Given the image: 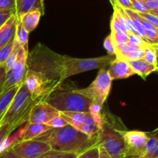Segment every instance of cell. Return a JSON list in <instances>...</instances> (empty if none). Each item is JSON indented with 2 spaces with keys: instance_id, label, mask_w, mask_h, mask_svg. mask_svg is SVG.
Here are the masks:
<instances>
[{
  "instance_id": "1",
  "label": "cell",
  "mask_w": 158,
  "mask_h": 158,
  "mask_svg": "<svg viewBox=\"0 0 158 158\" xmlns=\"http://www.w3.org/2000/svg\"><path fill=\"white\" fill-rule=\"evenodd\" d=\"M101 67L99 57L81 59L60 55L42 43L29 52L27 60V69L40 76L52 93L61 89L63 83L69 77Z\"/></svg>"
},
{
  "instance_id": "2",
  "label": "cell",
  "mask_w": 158,
  "mask_h": 158,
  "mask_svg": "<svg viewBox=\"0 0 158 158\" xmlns=\"http://www.w3.org/2000/svg\"><path fill=\"white\" fill-rule=\"evenodd\" d=\"M35 140L47 143L51 150L77 155L97 146V141L68 124L62 128H52Z\"/></svg>"
},
{
  "instance_id": "3",
  "label": "cell",
  "mask_w": 158,
  "mask_h": 158,
  "mask_svg": "<svg viewBox=\"0 0 158 158\" xmlns=\"http://www.w3.org/2000/svg\"><path fill=\"white\" fill-rule=\"evenodd\" d=\"M37 103H39L32 100L30 93L23 83L7 111L0 120V126L9 124L12 133L19 127L28 121L31 110Z\"/></svg>"
},
{
  "instance_id": "4",
  "label": "cell",
  "mask_w": 158,
  "mask_h": 158,
  "mask_svg": "<svg viewBox=\"0 0 158 158\" xmlns=\"http://www.w3.org/2000/svg\"><path fill=\"white\" fill-rule=\"evenodd\" d=\"M46 102L60 113L68 111L89 113V107L93 103L89 98L73 90L56 91L48 97Z\"/></svg>"
},
{
  "instance_id": "5",
  "label": "cell",
  "mask_w": 158,
  "mask_h": 158,
  "mask_svg": "<svg viewBox=\"0 0 158 158\" xmlns=\"http://www.w3.org/2000/svg\"><path fill=\"white\" fill-rule=\"evenodd\" d=\"M97 146L103 148L111 158H125L127 148L120 130L103 121V130L99 132Z\"/></svg>"
},
{
  "instance_id": "6",
  "label": "cell",
  "mask_w": 158,
  "mask_h": 158,
  "mask_svg": "<svg viewBox=\"0 0 158 158\" xmlns=\"http://www.w3.org/2000/svg\"><path fill=\"white\" fill-rule=\"evenodd\" d=\"M111 85L112 80L107 69H101L89 86L83 89H73V91L87 97L93 103L100 105L102 107L110 92Z\"/></svg>"
},
{
  "instance_id": "7",
  "label": "cell",
  "mask_w": 158,
  "mask_h": 158,
  "mask_svg": "<svg viewBox=\"0 0 158 158\" xmlns=\"http://www.w3.org/2000/svg\"><path fill=\"white\" fill-rule=\"evenodd\" d=\"M29 52L20 48L17 53L16 63L12 69L7 72L6 81L2 87V93L14 86H20L23 83L27 69V60Z\"/></svg>"
},
{
  "instance_id": "8",
  "label": "cell",
  "mask_w": 158,
  "mask_h": 158,
  "mask_svg": "<svg viewBox=\"0 0 158 158\" xmlns=\"http://www.w3.org/2000/svg\"><path fill=\"white\" fill-rule=\"evenodd\" d=\"M12 148L22 158H38L51 150L47 143L36 140H20Z\"/></svg>"
},
{
  "instance_id": "9",
  "label": "cell",
  "mask_w": 158,
  "mask_h": 158,
  "mask_svg": "<svg viewBox=\"0 0 158 158\" xmlns=\"http://www.w3.org/2000/svg\"><path fill=\"white\" fill-rule=\"evenodd\" d=\"M120 133L124 139L126 144V157H135L138 155L149 139L147 133L141 131H120Z\"/></svg>"
},
{
  "instance_id": "10",
  "label": "cell",
  "mask_w": 158,
  "mask_h": 158,
  "mask_svg": "<svg viewBox=\"0 0 158 158\" xmlns=\"http://www.w3.org/2000/svg\"><path fill=\"white\" fill-rule=\"evenodd\" d=\"M60 116V112L46 101L35 104L31 110L28 122L29 123L46 124L54 117Z\"/></svg>"
},
{
  "instance_id": "11",
  "label": "cell",
  "mask_w": 158,
  "mask_h": 158,
  "mask_svg": "<svg viewBox=\"0 0 158 158\" xmlns=\"http://www.w3.org/2000/svg\"><path fill=\"white\" fill-rule=\"evenodd\" d=\"M108 73L110 77L113 80H123L129 78L135 75V73L131 67L129 63L123 59L117 58L108 66Z\"/></svg>"
},
{
  "instance_id": "12",
  "label": "cell",
  "mask_w": 158,
  "mask_h": 158,
  "mask_svg": "<svg viewBox=\"0 0 158 158\" xmlns=\"http://www.w3.org/2000/svg\"><path fill=\"white\" fill-rule=\"evenodd\" d=\"M19 20L14 13L8 21L0 28V49L9 44L14 40Z\"/></svg>"
},
{
  "instance_id": "13",
  "label": "cell",
  "mask_w": 158,
  "mask_h": 158,
  "mask_svg": "<svg viewBox=\"0 0 158 158\" xmlns=\"http://www.w3.org/2000/svg\"><path fill=\"white\" fill-rule=\"evenodd\" d=\"M15 15L20 21L25 14L33 10H40L44 15V2L41 0H15Z\"/></svg>"
},
{
  "instance_id": "14",
  "label": "cell",
  "mask_w": 158,
  "mask_h": 158,
  "mask_svg": "<svg viewBox=\"0 0 158 158\" xmlns=\"http://www.w3.org/2000/svg\"><path fill=\"white\" fill-rule=\"evenodd\" d=\"M135 74L141 77L143 80L147 78L151 73L157 71V66L147 63L143 59L135 60H126Z\"/></svg>"
},
{
  "instance_id": "15",
  "label": "cell",
  "mask_w": 158,
  "mask_h": 158,
  "mask_svg": "<svg viewBox=\"0 0 158 158\" xmlns=\"http://www.w3.org/2000/svg\"><path fill=\"white\" fill-rule=\"evenodd\" d=\"M28 124H29V122L28 121L22 124L21 126L19 127L15 131H14L12 134H9L5 139L4 141L2 142V143L0 146V154H2L3 152H5L7 150L12 148L15 143H18L19 141L22 140L23 135H24L25 131H26V128H27Z\"/></svg>"
},
{
  "instance_id": "16",
  "label": "cell",
  "mask_w": 158,
  "mask_h": 158,
  "mask_svg": "<svg viewBox=\"0 0 158 158\" xmlns=\"http://www.w3.org/2000/svg\"><path fill=\"white\" fill-rule=\"evenodd\" d=\"M89 113L83 112H63L60 113V116L68 123L80 131V127L84 123L85 120L89 116Z\"/></svg>"
},
{
  "instance_id": "17",
  "label": "cell",
  "mask_w": 158,
  "mask_h": 158,
  "mask_svg": "<svg viewBox=\"0 0 158 158\" xmlns=\"http://www.w3.org/2000/svg\"><path fill=\"white\" fill-rule=\"evenodd\" d=\"M43 13L40 10H33L25 14L23 18L20 19L19 23L29 33L34 30L38 26L39 23Z\"/></svg>"
},
{
  "instance_id": "18",
  "label": "cell",
  "mask_w": 158,
  "mask_h": 158,
  "mask_svg": "<svg viewBox=\"0 0 158 158\" xmlns=\"http://www.w3.org/2000/svg\"><path fill=\"white\" fill-rule=\"evenodd\" d=\"M50 129H52V127H50L46 124L29 123L21 140L25 141V140H35V138H37L40 135L46 133V131H49Z\"/></svg>"
},
{
  "instance_id": "19",
  "label": "cell",
  "mask_w": 158,
  "mask_h": 158,
  "mask_svg": "<svg viewBox=\"0 0 158 158\" xmlns=\"http://www.w3.org/2000/svg\"><path fill=\"white\" fill-rule=\"evenodd\" d=\"M20 86L21 85L14 86L0 94V120L5 114V113L7 111L8 108L10 106L12 100L18 92Z\"/></svg>"
},
{
  "instance_id": "20",
  "label": "cell",
  "mask_w": 158,
  "mask_h": 158,
  "mask_svg": "<svg viewBox=\"0 0 158 158\" xmlns=\"http://www.w3.org/2000/svg\"><path fill=\"white\" fill-rule=\"evenodd\" d=\"M80 131L84 134L85 135L87 136V137H89V138L93 139L96 141L97 140L99 131L97 130V126H96L95 122H94V119L91 117L90 114H89L87 118L85 120L84 123L81 126Z\"/></svg>"
},
{
  "instance_id": "21",
  "label": "cell",
  "mask_w": 158,
  "mask_h": 158,
  "mask_svg": "<svg viewBox=\"0 0 158 158\" xmlns=\"http://www.w3.org/2000/svg\"><path fill=\"white\" fill-rule=\"evenodd\" d=\"M15 40L19 43L22 48L26 49V51H29V46H28V39H29V32L23 27L21 23L19 21L18 25H17L16 31H15Z\"/></svg>"
},
{
  "instance_id": "22",
  "label": "cell",
  "mask_w": 158,
  "mask_h": 158,
  "mask_svg": "<svg viewBox=\"0 0 158 158\" xmlns=\"http://www.w3.org/2000/svg\"><path fill=\"white\" fill-rule=\"evenodd\" d=\"M101 109L102 107L100 105L95 104V103H93L90 107H89V114H90L91 117L94 119L99 132H101L102 130H103V121H104L101 115Z\"/></svg>"
},
{
  "instance_id": "23",
  "label": "cell",
  "mask_w": 158,
  "mask_h": 158,
  "mask_svg": "<svg viewBox=\"0 0 158 158\" xmlns=\"http://www.w3.org/2000/svg\"><path fill=\"white\" fill-rule=\"evenodd\" d=\"M21 48L20 45L19 44V43L17 42V40H15V38L14 39V44H13V48H12V50L11 52V53L9 54V56H8L7 60H6L4 65V66L6 67V71L9 72L11 69H12L15 66V63H16V56L17 53L19 52V49Z\"/></svg>"
},
{
  "instance_id": "24",
  "label": "cell",
  "mask_w": 158,
  "mask_h": 158,
  "mask_svg": "<svg viewBox=\"0 0 158 158\" xmlns=\"http://www.w3.org/2000/svg\"><path fill=\"white\" fill-rule=\"evenodd\" d=\"M143 49L144 52L143 60L147 63L157 66V55H156V51L154 46H151L148 43L146 46H143Z\"/></svg>"
},
{
  "instance_id": "25",
  "label": "cell",
  "mask_w": 158,
  "mask_h": 158,
  "mask_svg": "<svg viewBox=\"0 0 158 158\" xmlns=\"http://www.w3.org/2000/svg\"><path fill=\"white\" fill-rule=\"evenodd\" d=\"M77 154L50 150L38 158H77Z\"/></svg>"
},
{
  "instance_id": "26",
  "label": "cell",
  "mask_w": 158,
  "mask_h": 158,
  "mask_svg": "<svg viewBox=\"0 0 158 158\" xmlns=\"http://www.w3.org/2000/svg\"><path fill=\"white\" fill-rule=\"evenodd\" d=\"M114 46L117 44H127L129 41L128 34L123 32H113L110 33Z\"/></svg>"
},
{
  "instance_id": "27",
  "label": "cell",
  "mask_w": 158,
  "mask_h": 158,
  "mask_svg": "<svg viewBox=\"0 0 158 158\" xmlns=\"http://www.w3.org/2000/svg\"><path fill=\"white\" fill-rule=\"evenodd\" d=\"M13 44L14 40H12L9 44H7L6 46H5L4 47L0 49V66L4 64L6 60H7L8 56H9V54L12 52V48H13Z\"/></svg>"
},
{
  "instance_id": "28",
  "label": "cell",
  "mask_w": 158,
  "mask_h": 158,
  "mask_svg": "<svg viewBox=\"0 0 158 158\" xmlns=\"http://www.w3.org/2000/svg\"><path fill=\"white\" fill-rule=\"evenodd\" d=\"M143 56H144V52H143V48L140 47L137 49H134V50L131 51L129 53L127 54L125 56H123V60H140V59H143Z\"/></svg>"
},
{
  "instance_id": "29",
  "label": "cell",
  "mask_w": 158,
  "mask_h": 158,
  "mask_svg": "<svg viewBox=\"0 0 158 158\" xmlns=\"http://www.w3.org/2000/svg\"><path fill=\"white\" fill-rule=\"evenodd\" d=\"M99 155H100L99 147L94 146L82 154H79L77 158H99Z\"/></svg>"
},
{
  "instance_id": "30",
  "label": "cell",
  "mask_w": 158,
  "mask_h": 158,
  "mask_svg": "<svg viewBox=\"0 0 158 158\" xmlns=\"http://www.w3.org/2000/svg\"><path fill=\"white\" fill-rule=\"evenodd\" d=\"M103 47L106 49L108 55L110 56H116V51H115V46H114V41L111 35H107L106 39L103 41Z\"/></svg>"
},
{
  "instance_id": "31",
  "label": "cell",
  "mask_w": 158,
  "mask_h": 158,
  "mask_svg": "<svg viewBox=\"0 0 158 158\" xmlns=\"http://www.w3.org/2000/svg\"><path fill=\"white\" fill-rule=\"evenodd\" d=\"M46 125H48V126L52 128H62L67 126L68 123L60 116H58V117H54L50 121L48 122Z\"/></svg>"
},
{
  "instance_id": "32",
  "label": "cell",
  "mask_w": 158,
  "mask_h": 158,
  "mask_svg": "<svg viewBox=\"0 0 158 158\" xmlns=\"http://www.w3.org/2000/svg\"><path fill=\"white\" fill-rule=\"evenodd\" d=\"M128 37H129L130 43H134V44H135L136 46H139V47L143 48V46H145L147 44H148V43H147L146 42H145L144 40L141 38V37L139 36V35H136V34L130 32V33L128 34Z\"/></svg>"
},
{
  "instance_id": "33",
  "label": "cell",
  "mask_w": 158,
  "mask_h": 158,
  "mask_svg": "<svg viewBox=\"0 0 158 158\" xmlns=\"http://www.w3.org/2000/svg\"><path fill=\"white\" fill-rule=\"evenodd\" d=\"M15 13V10H6L0 9V28L8 21L9 18Z\"/></svg>"
},
{
  "instance_id": "34",
  "label": "cell",
  "mask_w": 158,
  "mask_h": 158,
  "mask_svg": "<svg viewBox=\"0 0 158 158\" xmlns=\"http://www.w3.org/2000/svg\"><path fill=\"white\" fill-rule=\"evenodd\" d=\"M10 134H12L10 125L4 124L0 126V146L2 143V142L4 141L5 139Z\"/></svg>"
},
{
  "instance_id": "35",
  "label": "cell",
  "mask_w": 158,
  "mask_h": 158,
  "mask_svg": "<svg viewBox=\"0 0 158 158\" xmlns=\"http://www.w3.org/2000/svg\"><path fill=\"white\" fill-rule=\"evenodd\" d=\"M137 13L141 15L142 17H143L145 19L148 20V22H150L157 29H158V17L149 13V12H137Z\"/></svg>"
},
{
  "instance_id": "36",
  "label": "cell",
  "mask_w": 158,
  "mask_h": 158,
  "mask_svg": "<svg viewBox=\"0 0 158 158\" xmlns=\"http://www.w3.org/2000/svg\"><path fill=\"white\" fill-rule=\"evenodd\" d=\"M144 6L148 12L154 10L158 8V0H138Z\"/></svg>"
},
{
  "instance_id": "37",
  "label": "cell",
  "mask_w": 158,
  "mask_h": 158,
  "mask_svg": "<svg viewBox=\"0 0 158 158\" xmlns=\"http://www.w3.org/2000/svg\"><path fill=\"white\" fill-rule=\"evenodd\" d=\"M111 4L113 5V6L117 5V6H120V8L123 9H131V10H133L131 0H113Z\"/></svg>"
},
{
  "instance_id": "38",
  "label": "cell",
  "mask_w": 158,
  "mask_h": 158,
  "mask_svg": "<svg viewBox=\"0 0 158 158\" xmlns=\"http://www.w3.org/2000/svg\"><path fill=\"white\" fill-rule=\"evenodd\" d=\"M0 9H6V10H15V0H0Z\"/></svg>"
},
{
  "instance_id": "39",
  "label": "cell",
  "mask_w": 158,
  "mask_h": 158,
  "mask_svg": "<svg viewBox=\"0 0 158 158\" xmlns=\"http://www.w3.org/2000/svg\"><path fill=\"white\" fill-rule=\"evenodd\" d=\"M131 2L134 11L137 12H148L146 8L144 7V6L140 1H138V0H131Z\"/></svg>"
},
{
  "instance_id": "40",
  "label": "cell",
  "mask_w": 158,
  "mask_h": 158,
  "mask_svg": "<svg viewBox=\"0 0 158 158\" xmlns=\"http://www.w3.org/2000/svg\"><path fill=\"white\" fill-rule=\"evenodd\" d=\"M6 74H7V71H6V67L4 65H1L0 66V94L2 93V87L6 81Z\"/></svg>"
},
{
  "instance_id": "41",
  "label": "cell",
  "mask_w": 158,
  "mask_h": 158,
  "mask_svg": "<svg viewBox=\"0 0 158 158\" xmlns=\"http://www.w3.org/2000/svg\"><path fill=\"white\" fill-rule=\"evenodd\" d=\"M0 158H22L18 155L15 151H13L12 148L7 150L2 154H0Z\"/></svg>"
},
{
  "instance_id": "42",
  "label": "cell",
  "mask_w": 158,
  "mask_h": 158,
  "mask_svg": "<svg viewBox=\"0 0 158 158\" xmlns=\"http://www.w3.org/2000/svg\"><path fill=\"white\" fill-rule=\"evenodd\" d=\"M99 149H100V155H99V158H111L110 156L106 152V151H105L103 148L99 147Z\"/></svg>"
},
{
  "instance_id": "43",
  "label": "cell",
  "mask_w": 158,
  "mask_h": 158,
  "mask_svg": "<svg viewBox=\"0 0 158 158\" xmlns=\"http://www.w3.org/2000/svg\"><path fill=\"white\" fill-rule=\"evenodd\" d=\"M147 134H148V137H154V138L158 139V128H157L156 130H154V131H152V132L147 133Z\"/></svg>"
},
{
  "instance_id": "44",
  "label": "cell",
  "mask_w": 158,
  "mask_h": 158,
  "mask_svg": "<svg viewBox=\"0 0 158 158\" xmlns=\"http://www.w3.org/2000/svg\"><path fill=\"white\" fill-rule=\"evenodd\" d=\"M149 12V13H151V14H152V15H155V16L158 17V8H157V9H154V10L150 11V12Z\"/></svg>"
},
{
  "instance_id": "45",
  "label": "cell",
  "mask_w": 158,
  "mask_h": 158,
  "mask_svg": "<svg viewBox=\"0 0 158 158\" xmlns=\"http://www.w3.org/2000/svg\"><path fill=\"white\" fill-rule=\"evenodd\" d=\"M154 49H155L156 51V55H157V68L158 71V46H154Z\"/></svg>"
},
{
  "instance_id": "46",
  "label": "cell",
  "mask_w": 158,
  "mask_h": 158,
  "mask_svg": "<svg viewBox=\"0 0 158 158\" xmlns=\"http://www.w3.org/2000/svg\"><path fill=\"white\" fill-rule=\"evenodd\" d=\"M42 2H44V0H41Z\"/></svg>"
},
{
  "instance_id": "47",
  "label": "cell",
  "mask_w": 158,
  "mask_h": 158,
  "mask_svg": "<svg viewBox=\"0 0 158 158\" xmlns=\"http://www.w3.org/2000/svg\"><path fill=\"white\" fill-rule=\"evenodd\" d=\"M157 72H158V71H157Z\"/></svg>"
}]
</instances>
